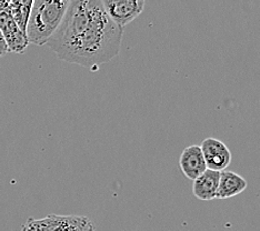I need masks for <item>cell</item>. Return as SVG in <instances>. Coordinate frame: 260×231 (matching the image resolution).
I'll use <instances>...</instances> for the list:
<instances>
[{"instance_id": "2", "label": "cell", "mask_w": 260, "mask_h": 231, "mask_svg": "<svg viewBox=\"0 0 260 231\" xmlns=\"http://www.w3.org/2000/svg\"><path fill=\"white\" fill-rule=\"evenodd\" d=\"M70 0H35L27 25L29 44L46 45L62 22Z\"/></svg>"}, {"instance_id": "1", "label": "cell", "mask_w": 260, "mask_h": 231, "mask_svg": "<svg viewBox=\"0 0 260 231\" xmlns=\"http://www.w3.org/2000/svg\"><path fill=\"white\" fill-rule=\"evenodd\" d=\"M123 29L106 13L102 0H70L47 46L59 59L94 70L119 55Z\"/></svg>"}, {"instance_id": "10", "label": "cell", "mask_w": 260, "mask_h": 231, "mask_svg": "<svg viewBox=\"0 0 260 231\" xmlns=\"http://www.w3.org/2000/svg\"><path fill=\"white\" fill-rule=\"evenodd\" d=\"M34 2L35 0H10L11 13H13L15 20L23 32H26L27 30L28 20L29 17H30Z\"/></svg>"}, {"instance_id": "3", "label": "cell", "mask_w": 260, "mask_h": 231, "mask_svg": "<svg viewBox=\"0 0 260 231\" xmlns=\"http://www.w3.org/2000/svg\"><path fill=\"white\" fill-rule=\"evenodd\" d=\"M22 231H94V226L84 216L49 215L43 219L29 218Z\"/></svg>"}, {"instance_id": "5", "label": "cell", "mask_w": 260, "mask_h": 231, "mask_svg": "<svg viewBox=\"0 0 260 231\" xmlns=\"http://www.w3.org/2000/svg\"><path fill=\"white\" fill-rule=\"evenodd\" d=\"M106 13L122 29L143 13L146 0H102Z\"/></svg>"}, {"instance_id": "7", "label": "cell", "mask_w": 260, "mask_h": 231, "mask_svg": "<svg viewBox=\"0 0 260 231\" xmlns=\"http://www.w3.org/2000/svg\"><path fill=\"white\" fill-rule=\"evenodd\" d=\"M179 167L189 179L194 180L207 169L202 148L192 145L185 148L179 157Z\"/></svg>"}, {"instance_id": "11", "label": "cell", "mask_w": 260, "mask_h": 231, "mask_svg": "<svg viewBox=\"0 0 260 231\" xmlns=\"http://www.w3.org/2000/svg\"><path fill=\"white\" fill-rule=\"evenodd\" d=\"M8 52H9L8 46H7V44H6V40L4 38L2 31H0V58L7 55Z\"/></svg>"}, {"instance_id": "6", "label": "cell", "mask_w": 260, "mask_h": 231, "mask_svg": "<svg viewBox=\"0 0 260 231\" xmlns=\"http://www.w3.org/2000/svg\"><path fill=\"white\" fill-rule=\"evenodd\" d=\"M200 148L204 153L207 169L222 171L226 170L232 163V152L221 140L212 137L206 138L203 140Z\"/></svg>"}, {"instance_id": "8", "label": "cell", "mask_w": 260, "mask_h": 231, "mask_svg": "<svg viewBox=\"0 0 260 231\" xmlns=\"http://www.w3.org/2000/svg\"><path fill=\"white\" fill-rule=\"evenodd\" d=\"M220 171L206 169L202 175L193 180L192 192L194 197L204 201L216 199Z\"/></svg>"}, {"instance_id": "4", "label": "cell", "mask_w": 260, "mask_h": 231, "mask_svg": "<svg viewBox=\"0 0 260 231\" xmlns=\"http://www.w3.org/2000/svg\"><path fill=\"white\" fill-rule=\"evenodd\" d=\"M0 31L8 46L9 52L23 53L28 48L27 34L21 30L15 20L11 13L10 0H0Z\"/></svg>"}, {"instance_id": "9", "label": "cell", "mask_w": 260, "mask_h": 231, "mask_svg": "<svg viewBox=\"0 0 260 231\" xmlns=\"http://www.w3.org/2000/svg\"><path fill=\"white\" fill-rule=\"evenodd\" d=\"M248 187V182L244 177L234 171H220L219 185L217 190V199H229L244 192Z\"/></svg>"}]
</instances>
